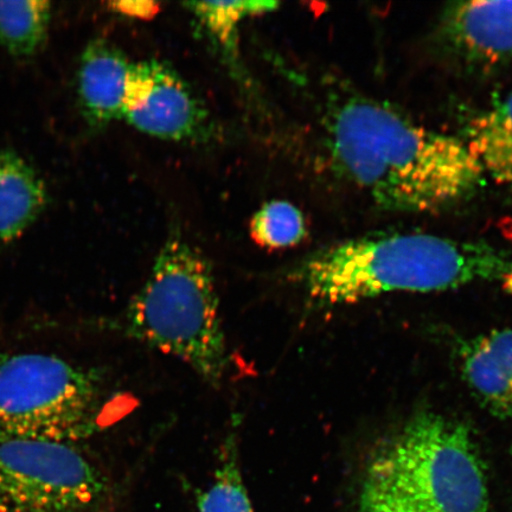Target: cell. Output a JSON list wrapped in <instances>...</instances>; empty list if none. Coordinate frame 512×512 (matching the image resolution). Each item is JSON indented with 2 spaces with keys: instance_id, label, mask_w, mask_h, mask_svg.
<instances>
[{
  "instance_id": "obj_15",
  "label": "cell",
  "mask_w": 512,
  "mask_h": 512,
  "mask_svg": "<svg viewBox=\"0 0 512 512\" xmlns=\"http://www.w3.org/2000/svg\"><path fill=\"white\" fill-rule=\"evenodd\" d=\"M208 34L224 53L235 57L239 31L248 18L268 14L278 8L274 2H195L187 4Z\"/></svg>"
},
{
  "instance_id": "obj_8",
  "label": "cell",
  "mask_w": 512,
  "mask_h": 512,
  "mask_svg": "<svg viewBox=\"0 0 512 512\" xmlns=\"http://www.w3.org/2000/svg\"><path fill=\"white\" fill-rule=\"evenodd\" d=\"M441 44L466 66L492 68L512 61V2H459L440 17Z\"/></svg>"
},
{
  "instance_id": "obj_3",
  "label": "cell",
  "mask_w": 512,
  "mask_h": 512,
  "mask_svg": "<svg viewBox=\"0 0 512 512\" xmlns=\"http://www.w3.org/2000/svg\"><path fill=\"white\" fill-rule=\"evenodd\" d=\"M482 457L462 422L425 412L376 448L360 512H488Z\"/></svg>"
},
{
  "instance_id": "obj_2",
  "label": "cell",
  "mask_w": 512,
  "mask_h": 512,
  "mask_svg": "<svg viewBox=\"0 0 512 512\" xmlns=\"http://www.w3.org/2000/svg\"><path fill=\"white\" fill-rule=\"evenodd\" d=\"M288 278L322 306L473 284L496 285L512 294V256L485 242L431 234L363 236L313 254Z\"/></svg>"
},
{
  "instance_id": "obj_5",
  "label": "cell",
  "mask_w": 512,
  "mask_h": 512,
  "mask_svg": "<svg viewBox=\"0 0 512 512\" xmlns=\"http://www.w3.org/2000/svg\"><path fill=\"white\" fill-rule=\"evenodd\" d=\"M102 377L59 355L0 352V435L79 444L99 427Z\"/></svg>"
},
{
  "instance_id": "obj_13",
  "label": "cell",
  "mask_w": 512,
  "mask_h": 512,
  "mask_svg": "<svg viewBox=\"0 0 512 512\" xmlns=\"http://www.w3.org/2000/svg\"><path fill=\"white\" fill-rule=\"evenodd\" d=\"M53 19L47 0L0 2V47L12 59H34L46 47Z\"/></svg>"
},
{
  "instance_id": "obj_9",
  "label": "cell",
  "mask_w": 512,
  "mask_h": 512,
  "mask_svg": "<svg viewBox=\"0 0 512 512\" xmlns=\"http://www.w3.org/2000/svg\"><path fill=\"white\" fill-rule=\"evenodd\" d=\"M132 64L123 51L106 40H94L81 55L78 100L83 118L93 128L123 119Z\"/></svg>"
},
{
  "instance_id": "obj_17",
  "label": "cell",
  "mask_w": 512,
  "mask_h": 512,
  "mask_svg": "<svg viewBox=\"0 0 512 512\" xmlns=\"http://www.w3.org/2000/svg\"><path fill=\"white\" fill-rule=\"evenodd\" d=\"M113 11L133 19H152L160 11V5L155 2H114Z\"/></svg>"
},
{
  "instance_id": "obj_16",
  "label": "cell",
  "mask_w": 512,
  "mask_h": 512,
  "mask_svg": "<svg viewBox=\"0 0 512 512\" xmlns=\"http://www.w3.org/2000/svg\"><path fill=\"white\" fill-rule=\"evenodd\" d=\"M251 235L259 246L265 248L297 246L306 236L304 215L290 202H268L254 215Z\"/></svg>"
},
{
  "instance_id": "obj_11",
  "label": "cell",
  "mask_w": 512,
  "mask_h": 512,
  "mask_svg": "<svg viewBox=\"0 0 512 512\" xmlns=\"http://www.w3.org/2000/svg\"><path fill=\"white\" fill-rule=\"evenodd\" d=\"M48 202L47 184L34 166L16 151L0 149V253L34 226Z\"/></svg>"
},
{
  "instance_id": "obj_12",
  "label": "cell",
  "mask_w": 512,
  "mask_h": 512,
  "mask_svg": "<svg viewBox=\"0 0 512 512\" xmlns=\"http://www.w3.org/2000/svg\"><path fill=\"white\" fill-rule=\"evenodd\" d=\"M464 143L485 179L512 189V92L471 119Z\"/></svg>"
},
{
  "instance_id": "obj_14",
  "label": "cell",
  "mask_w": 512,
  "mask_h": 512,
  "mask_svg": "<svg viewBox=\"0 0 512 512\" xmlns=\"http://www.w3.org/2000/svg\"><path fill=\"white\" fill-rule=\"evenodd\" d=\"M239 421L234 416L222 441L213 482L198 496V512H255L242 476Z\"/></svg>"
},
{
  "instance_id": "obj_1",
  "label": "cell",
  "mask_w": 512,
  "mask_h": 512,
  "mask_svg": "<svg viewBox=\"0 0 512 512\" xmlns=\"http://www.w3.org/2000/svg\"><path fill=\"white\" fill-rule=\"evenodd\" d=\"M326 140L337 170L382 209L431 213L465 200L485 181L463 139L363 96L332 108Z\"/></svg>"
},
{
  "instance_id": "obj_6",
  "label": "cell",
  "mask_w": 512,
  "mask_h": 512,
  "mask_svg": "<svg viewBox=\"0 0 512 512\" xmlns=\"http://www.w3.org/2000/svg\"><path fill=\"white\" fill-rule=\"evenodd\" d=\"M112 484L79 444L0 435V512H106Z\"/></svg>"
},
{
  "instance_id": "obj_10",
  "label": "cell",
  "mask_w": 512,
  "mask_h": 512,
  "mask_svg": "<svg viewBox=\"0 0 512 512\" xmlns=\"http://www.w3.org/2000/svg\"><path fill=\"white\" fill-rule=\"evenodd\" d=\"M459 362L480 405L495 418L512 420V329L494 330L463 343Z\"/></svg>"
},
{
  "instance_id": "obj_7",
  "label": "cell",
  "mask_w": 512,
  "mask_h": 512,
  "mask_svg": "<svg viewBox=\"0 0 512 512\" xmlns=\"http://www.w3.org/2000/svg\"><path fill=\"white\" fill-rule=\"evenodd\" d=\"M123 119L151 137L184 142L201 136L208 115L188 83L156 60L133 63Z\"/></svg>"
},
{
  "instance_id": "obj_4",
  "label": "cell",
  "mask_w": 512,
  "mask_h": 512,
  "mask_svg": "<svg viewBox=\"0 0 512 512\" xmlns=\"http://www.w3.org/2000/svg\"><path fill=\"white\" fill-rule=\"evenodd\" d=\"M126 335L184 362L219 387L230 357L213 270L179 234L165 241L124 313Z\"/></svg>"
}]
</instances>
